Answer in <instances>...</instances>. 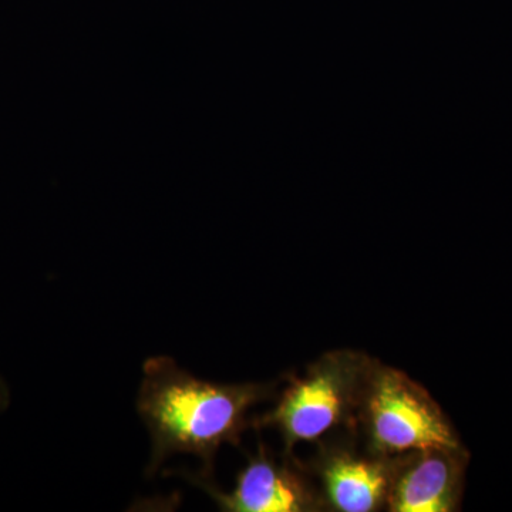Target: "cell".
Masks as SVG:
<instances>
[{
  "instance_id": "3",
  "label": "cell",
  "mask_w": 512,
  "mask_h": 512,
  "mask_svg": "<svg viewBox=\"0 0 512 512\" xmlns=\"http://www.w3.org/2000/svg\"><path fill=\"white\" fill-rule=\"evenodd\" d=\"M362 406L369 439L382 456L463 448L429 393L399 370H370Z\"/></svg>"
},
{
  "instance_id": "6",
  "label": "cell",
  "mask_w": 512,
  "mask_h": 512,
  "mask_svg": "<svg viewBox=\"0 0 512 512\" xmlns=\"http://www.w3.org/2000/svg\"><path fill=\"white\" fill-rule=\"evenodd\" d=\"M396 467L376 457L335 453L320 470L323 491L342 512H372L387 504Z\"/></svg>"
},
{
  "instance_id": "5",
  "label": "cell",
  "mask_w": 512,
  "mask_h": 512,
  "mask_svg": "<svg viewBox=\"0 0 512 512\" xmlns=\"http://www.w3.org/2000/svg\"><path fill=\"white\" fill-rule=\"evenodd\" d=\"M396 466L387 505L394 512L457 510L467 467L464 448L417 451Z\"/></svg>"
},
{
  "instance_id": "1",
  "label": "cell",
  "mask_w": 512,
  "mask_h": 512,
  "mask_svg": "<svg viewBox=\"0 0 512 512\" xmlns=\"http://www.w3.org/2000/svg\"><path fill=\"white\" fill-rule=\"evenodd\" d=\"M137 410L150 431L148 476L174 454H192L211 476L214 458L224 444L237 446L248 427L249 410L274 393V384H221L198 379L171 357L144 363Z\"/></svg>"
},
{
  "instance_id": "4",
  "label": "cell",
  "mask_w": 512,
  "mask_h": 512,
  "mask_svg": "<svg viewBox=\"0 0 512 512\" xmlns=\"http://www.w3.org/2000/svg\"><path fill=\"white\" fill-rule=\"evenodd\" d=\"M217 501L221 510L229 512H302L316 507L315 494L309 485L285 461L269 456L259 448L238 474L237 484L222 493L205 477H190Z\"/></svg>"
},
{
  "instance_id": "2",
  "label": "cell",
  "mask_w": 512,
  "mask_h": 512,
  "mask_svg": "<svg viewBox=\"0 0 512 512\" xmlns=\"http://www.w3.org/2000/svg\"><path fill=\"white\" fill-rule=\"evenodd\" d=\"M370 369L355 355L323 357L305 376L293 377L258 427L281 431L288 451L295 444L315 443L328 436L362 404Z\"/></svg>"
},
{
  "instance_id": "7",
  "label": "cell",
  "mask_w": 512,
  "mask_h": 512,
  "mask_svg": "<svg viewBox=\"0 0 512 512\" xmlns=\"http://www.w3.org/2000/svg\"><path fill=\"white\" fill-rule=\"evenodd\" d=\"M10 403V392L8 384H6L5 380L0 377V413L9 406Z\"/></svg>"
}]
</instances>
